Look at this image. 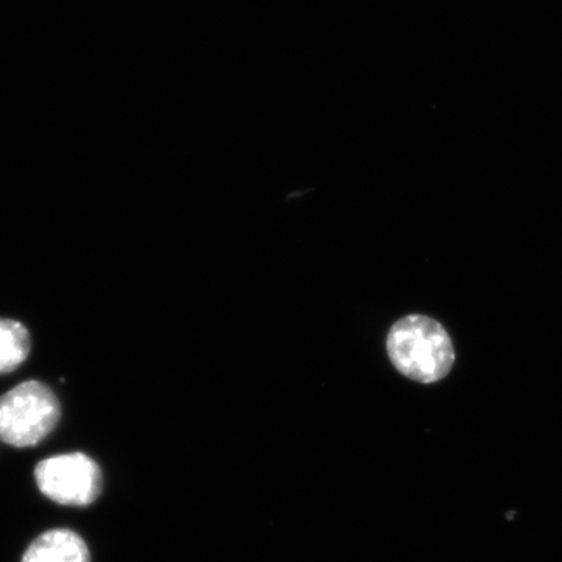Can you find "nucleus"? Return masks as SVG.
Instances as JSON below:
<instances>
[{
	"instance_id": "nucleus-3",
	"label": "nucleus",
	"mask_w": 562,
	"mask_h": 562,
	"mask_svg": "<svg viewBox=\"0 0 562 562\" xmlns=\"http://www.w3.org/2000/svg\"><path fill=\"white\" fill-rule=\"evenodd\" d=\"M35 480L47 498L65 506H88L102 492V471L85 453L58 454L38 462Z\"/></svg>"
},
{
	"instance_id": "nucleus-4",
	"label": "nucleus",
	"mask_w": 562,
	"mask_h": 562,
	"mask_svg": "<svg viewBox=\"0 0 562 562\" xmlns=\"http://www.w3.org/2000/svg\"><path fill=\"white\" fill-rule=\"evenodd\" d=\"M22 562H91L90 550L77 532L57 528L31 543Z\"/></svg>"
},
{
	"instance_id": "nucleus-5",
	"label": "nucleus",
	"mask_w": 562,
	"mask_h": 562,
	"mask_svg": "<svg viewBox=\"0 0 562 562\" xmlns=\"http://www.w3.org/2000/svg\"><path fill=\"white\" fill-rule=\"evenodd\" d=\"M31 335L18 321L0 319V375L16 371L31 353Z\"/></svg>"
},
{
	"instance_id": "nucleus-2",
	"label": "nucleus",
	"mask_w": 562,
	"mask_h": 562,
	"mask_svg": "<svg viewBox=\"0 0 562 562\" xmlns=\"http://www.w3.org/2000/svg\"><path fill=\"white\" fill-rule=\"evenodd\" d=\"M61 406L47 384L31 380L0 397V439L24 449L43 441L57 427Z\"/></svg>"
},
{
	"instance_id": "nucleus-1",
	"label": "nucleus",
	"mask_w": 562,
	"mask_h": 562,
	"mask_svg": "<svg viewBox=\"0 0 562 562\" xmlns=\"http://www.w3.org/2000/svg\"><path fill=\"white\" fill-rule=\"evenodd\" d=\"M387 355L406 379L431 384L449 375L454 349L449 333L424 314H412L392 325L386 338Z\"/></svg>"
}]
</instances>
